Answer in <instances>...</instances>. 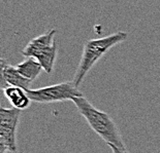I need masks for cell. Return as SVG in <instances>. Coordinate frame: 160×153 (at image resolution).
Masks as SVG:
<instances>
[{
  "mask_svg": "<svg viewBox=\"0 0 160 153\" xmlns=\"http://www.w3.org/2000/svg\"><path fill=\"white\" fill-rule=\"evenodd\" d=\"M57 43L55 42L53 45L47 47L40 52L38 55L36 56L35 59L38 61L39 64L42 65L43 71H46L47 73H52L54 66H55V61L57 58Z\"/></svg>",
  "mask_w": 160,
  "mask_h": 153,
  "instance_id": "cell-9",
  "label": "cell"
},
{
  "mask_svg": "<svg viewBox=\"0 0 160 153\" xmlns=\"http://www.w3.org/2000/svg\"><path fill=\"white\" fill-rule=\"evenodd\" d=\"M17 70L30 81H34L43 70L39 62L34 58H26L23 62L16 65Z\"/></svg>",
  "mask_w": 160,
  "mask_h": 153,
  "instance_id": "cell-8",
  "label": "cell"
},
{
  "mask_svg": "<svg viewBox=\"0 0 160 153\" xmlns=\"http://www.w3.org/2000/svg\"><path fill=\"white\" fill-rule=\"evenodd\" d=\"M1 66V88L4 90L9 86H16L24 88L25 90H31L32 81L25 78L17 70L16 66H12L5 59L0 61Z\"/></svg>",
  "mask_w": 160,
  "mask_h": 153,
  "instance_id": "cell-5",
  "label": "cell"
},
{
  "mask_svg": "<svg viewBox=\"0 0 160 153\" xmlns=\"http://www.w3.org/2000/svg\"><path fill=\"white\" fill-rule=\"evenodd\" d=\"M4 96L12 104V106L16 109L19 110H25L30 106L31 100L27 94V90L21 87L16 86H9L3 90Z\"/></svg>",
  "mask_w": 160,
  "mask_h": 153,
  "instance_id": "cell-7",
  "label": "cell"
},
{
  "mask_svg": "<svg viewBox=\"0 0 160 153\" xmlns=\"http://www.w3.org/2000/svg\"><path fill=\"white\" fill-rule=\"evenodd\" d=\"M56 29H51L46 33L42 35L35 37L31 39L28 42V44L24 47V49L21 52V53L26 58H36L40 52L47 49L55 43V35H56Z\"/></svg>",
  "mask_w": 160,
  "mask_h": 153,
  "instance_id": "cell-6",
  "label": "cell"
},
{
  "mask_svg": "<svg viewBox=\"0 0 160 153\" xmlns=\"http://www.w3.org/2000/svg\"><path fill=\"white\" fill-rule=\"evenodd\" d=\"M72 102L89 127L108 146H116L121 150H127L117 124L107 112L95 108L84 96L76 98Z\"/></svg>",
  "mask_w": 160,
  "mask_h": 153,
  "instance_id": "cell-1",
  "label": "cell"
},
{
  "mask_svg": "<svg viewBox=\"0 0 160 153\" xmlns=\"http://www.w3.org/2000/svg\"><path fill=\"white\" fill-rule=\"evenodd\" d=\"M22 111L16 108L0 109V153L17 152V130Z\"/></svg>",
  "mask_w": 160,
  "mask_h": 153,
  "instance_id": "cell-4",
  "label": "cell"
},
{
  "mask_svg": "<svg viewBox=\"0 0 160 153\" xmlns=\"http://www.w3.org/2000/svg\"><path fill=\"white\" fill-rule=\"evenodd\" d=\"M31 102L38 104H50L56 102L73 101L76 98L83 97V94L73 82H61L53 86L27 90Z\"/></svg>",
  "mask_w": 160,
  "mask_h": 153,
  "instance_id": "cell-3",
  "label": "cell"
},
{
  "mask_svg": "<svg viewBox=\"0 0 160 153\" xmlns=\"http://www.w3.org/2000/svg\"><path fill=\"white\" fill-rule=\"evenodd\" d=\"M128 37L127 32L118 31L111 35L91 39L85 43L79 66L77 68L72 82L79 87L84 81L85 77L90 72L94 65L102 58L112 47L124 42Z\"/></svg>",
  "mask_w": 160,
  "mask_h": 153,
  "instance_id": "cell-2",
  "label": "cell"
},
{
  "mask_svg": "<svg viewBox=\"0 0 160 153\" xmlns=\"http://www.w3.org/2000/svg\"><path fill=\"white\" fill-rule=\"evenodd\" d=\"M112 151H113V153H129L128 150H121V149H119L118 147H116V146H110Z\"/></svg>",
  "mask_w": 160,
  "mask_h": 153,
  "instance_id": "cell-10",
  "label": "cell"
}]
</instances>
